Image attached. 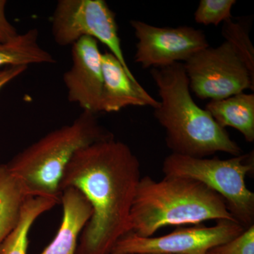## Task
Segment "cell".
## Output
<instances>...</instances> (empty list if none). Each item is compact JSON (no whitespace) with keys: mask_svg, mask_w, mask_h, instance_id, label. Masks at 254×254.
<instances>
[{"mask_svg":"<svg viewBox=\"0 0 254 254\" xmlns=\"http://www.w3.org/2000/svg\"><path fill=\"white\" fill-rule=\"evenodd\" d=\"M141 178L139 160L115 137L76 152L64 172L60 192L76 189L93 209L76 254H111L117 242L130 232V213Z\"/></svg>","mask_w":254,"mask_h":254,"instance_id":"obj_1","label":"cell"},{"mask_svg":"<svg viewBox=\"0 0 254 254\" xmlns=\"http://www.w3.org/2000/svg\"><path fill=\"white\" fill-rule=\"evenodd\" d=\"M27 68L28 66H7L0 68V91L10 81L24 73Z\"/></svg>","mask_w":254,"mask_h":254,"instance_id":"obj_21","label":"cell"},{"mask_svg":"<svg viewBox=\"0 0 254 254\" xmlns=\"http://www.w3.org/2000/svg\"><path fill=\"white\" fill-rule=\"evenodd\" d=\"M39 33L32 28L13 41L0 43V68L41 64H53L55 59L38 43Z\"/></svg>","mask_w":254,"mask_h":254,"instance_id":"obj_15","label":"cell"},{"mask_svg":"<svg viewBox=\"0 0 254 254\" xmlns=\"http://www.w3.org/2000/svg\"><path fill=\"white\" fill-rule=\"evenodd\" d=\"M150 75L160 98L153 109L154 117L165 130L172 153L200 158L219 152L232 156L243 154L226 128L195 103L183 63L151 68Z\"/></svg>","mask_w":254,"mask_h":254,"instance_id":"obj_2","label":"cell"},{"mask_svg":"<svg viewBox=\"0 0 254 254\" xmlns=\"http://www.w3.org/2000/svg\"><path fill=\"white\" fill-rule=\"evenodd\" d=\"M190 90L201 100L225 99L254 90V77L226 41L208 47L183 64Z\"/></svg>","mask_w":254,"mask_h":254,"instance_id":"obj_7","label":"cell"},{"mask_svg":"<svg viewBox=\"0 0 254 254\" xmlns=\"http://www.w3.org/2000/svg\"><path fill=\"white\" fill-rule=\"evenodd\" d=\"M235 220L225 200L191 179L165 176L161 181L141 177L130 213V232L153 237L162 227L199 225L208 220Z\"/></svg>","mask_w":254,"mask_h":254,"instance_id":"obj_3","label":"cell"},{"mask_svg":"<svg viewBox=\"0 0 254 254\" xmlns=\"http://www.w3.org/2000/svg\"><path fill=\"white\" fill-rule=\"evenodd\" d=\"M6 1L0 0V43L13 41L18 36L16 28L8 21L5 14Z\"/></svg>","mask_w":254,"mask_h":254,"instance_id":"obj_20","label":"cell"},{"mask_svg":"<svg viewBox=\"0 0 254 254\" xmlns=\"http://www.w3.org/2000/svg\"><path fill=\"white\" fill-rule=\"evenodd\" d=\"M130 24L137 39L134 61L143 68L185 63L210 46L204 32L190 26L158 27L140 20H131Z\"/></svg>","mask_w":254,"mask_h":254,"instance_id":"obj_9","label":"cell"},{"mask_svg":"<svg viewBox=\"0 0 254 254\" xmlns=\"http://www.w3.org/2000/svg\"><path fill=\"white\" fill-rule=\"evenodd\" d=\"M245 23L230 19L222 23V33L225 41L236 52L254 77V48Z\"/></svg>","mask_w":254,"mask_h":254,"instance_id":"obj_17","label":"cell"},{"mask_svg":"<svg viewBox=\"0 0 254 254\" xmlns=\"http://www.w3.org/2000/svg\"><path fill=\"white\" fill-rule=\"evenodd\" d=\"M205 110L222 128L240 131L245 141H254V94L239 93L225 99L210 100Z\"/></svg>","mask_w":254,"mask_h":254,"instance_id":"obj_13","label":"cell"},{"mask_svg":"<svg viewBox=\"0 0 254 254\" xmlns=\"http://www.w3.org/2000/svg\"></svg>","mask_w":254,"mask_h":254,"instance_id":"obj_22","label":"cell"},{"mask_svg":"<svg viewBox=\"0 0 254 254\" xmlns=\"http://www.w3.org/2000/svg\"><path fill=\"white\" fill-rule=\"evenodd\" d=\"M51 22L52 33L57 44L72 46L83 37L94 38L110 50L128 77L139 83L124 56L116 15L105 0H60Z\"/></svg>","mask_w":254,"mask_h":254,"instance_id":"obj_6","label":"cell"},{"mask_svg":"<svg viewBox=\"0 0 254 254\" xmlns=\"http://www.w3.org/2000/svg\"><path fill=\"white\" fill-rule=\"evenodd\" d=\"M101 60L103 76L101 112L118 113L129 106H150L153 109L158 106L159 100L153 98L140 83L132 81L112 53H102Z\"/></svg>","mask_w":254,"mask_h":254,"instance_id":"obj_11","label":"cell"},{"mask_svg":"<svg viewBox=\"0 0 254 254\" xmlns=\"http://www.w3.org/2000/svg\"><path fill=\"white\" fill-rule=\"evenodd\" d=\"M72 65L63 76L68 100L76 103L83 111L101 113L103 76L102 53L98 42L83 37L73 44Z\"/></svg>","mask_w":254,"mask_h":254,"instance_id":"obj_10","label":"cell"},{"mask_svg":"<svg viewBox=\"0 0 254 254\" xmlns=\"http://www.w3.org/2000/svg\"><path fill=\"white\" fill-rule=\"evenodd\" d=\"M63 216L54 240L40 254H76L81 233L89 221L93 209L81 192L68 187L62 190Z\"/></svg>","mask_w":254,"mask_h":254,"instance_id":"obj_12","label":"cell"},{"mask_svg":"<svg viewBox=\"0 0 254 254\" xmlns=\"http://www.w3.org/2000/svg\"><path fill=\"white\" fill-rule=\"evenodd\" d=\"M114 138L96 115L83 111L72 123L56 128L15 155L6 164L30 197L60 200V187L65 169L83 147Z\"/></svg>","mask_w":254,"mask_h":254,"instance_id":"obj_4","label":"cell"},{"mask_svg":"<svg viewBox=\"0 0 254 254\" xmlns=\"http://www.w3.org/2000/svg\"><path fill=\"white\" fill-rule=\"evenodd\" d=\"M245 230L236 220H221L214 226L180 228L161 237L128 232L117 242L111 254H208Z\"/></svg>","mask_w":254,"mask_h":254,"instance_id":"obj_8","label":"cell"},{"mask_svg":"<svg viewBox=\"0 0 254 254\" xmlns=\"http://www.w3.org/2000/svg\"><path fill=\"white\" fill-rule=\"evenodd\" d=\"M59 203V200L47 197L28 198L17 225L0 245V254H27L28 234L32 225L41 215Z\"/></svg>","mask_w":254,"mask_h":254,"instance_id":"obj_16","label":"cell"},{"mask_svg":"<svg viewBox=\"0 0 254 254\" xmlns=\"http://www.w3.org/2000/svg\"><path fill=\"white\" fill-rule=\"evenodd\" d=\"M235 0H200L194 12L195 22L199 24L218 26L232 19V9Z\"/></svg>","mask_w":254,"mask_h":254,"instance_id":"obj_18","label":"cell"},{"mask_svg":"<svg viewBox=\"0 0 254 254\" xmlns=\"http://www.w3.org/2000/svg\"><path fill=\"white\" fill-rule=\"evenodd\" d=\"M254 168L253 152L227 160L172 153L164 160L162 170L165 176L191 179L216 192L234 219L247 229L254 225V193L246 184Z\"/></svg>","mask_w":254,"mask_h":254,"instance_id":"obj_5","label":"cell"},{"mask_svg":"<svg viewBox=\"0 0 254 254\" xmlns=\"http://www.w3.org/2000/svg\"><path fill=\"white\" fill-rule=\"evenodd\" d=\"M208 254H254V225L245 229L240 235L214 247Z\"/></svg>","mask_w":254,"mask_h":254,"instance_id":"obj_19","label":"cell"},{"mask_svg":"<svg viewBox=\"0 0 254 254\" xmlns=\"http://www.w3.org/2000/svg\"><path fill=\"white\" fill-rule=\"evenodd\" d=\"M29 197L6 164L0 165V245L16 227Z\"/></svg>","mask_w":254,"mask_h":254,"instance_id":"obj_14","label":"cell"}]
</instances>
